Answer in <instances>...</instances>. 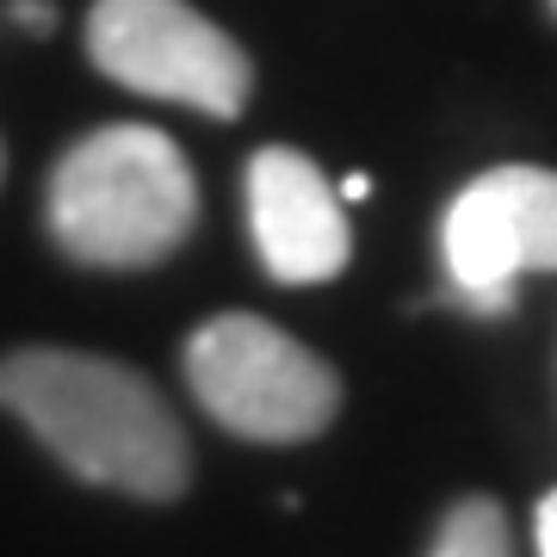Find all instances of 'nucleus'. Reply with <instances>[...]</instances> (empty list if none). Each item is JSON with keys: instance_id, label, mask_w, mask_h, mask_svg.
<instances>
[{"instance_id": "nucleus-1", "label": "nucleus", "mask_w": 557, "mask_h": 557, "mask_svg": "<svg viewBox=\"0 0 557 557\" xmlns=\"http://www.w3.org/2000/svg\"><path fill=\"white\" fill-rule=\"evenodd\" d=\"M0 409L20 416L81 483L137 502H174L193 478L180 416L124 359L20 347L0 359Z\"/></svg>"}, {"instance_id": "nucleus-2", "label": "nucleus", "mask_w": 557, "mask_h": 557, "mask_svg": "<svg viewBox=\"0 0 557 557\" xmlns=\"http://www.w3.org/2000/svg\"><path fill=\"white\" fill-rule=\"evenodd\" d=\"M44 223L81 267H156L199 223V180L156 124H106L50 174Z\"/></svg>"}, {"instance_id": "nucleus-3", "label": "nucleus", "mask_w": 557, "mask_h": 557, "mask_svg": "<svg viewBox=\"0 0 557 557\" xmlns=\"http://www.w3.org/2000/svg\"><path fill=\"white\" fill-rule=\"evenodd\" d=\"M186 384L218 428L260 446L317 440L341 409L335 366L248 310L211 317L186 341Z\"/></svg>"}, {"instance_id": "nucleus-4", "label": "nucleus", "mask_w": 557, "mask_h": 557, "mask_svg": "<svg viewBox=\"0 0 557 557\" xmlns=\"http://www.w3.org/2000/svg\"><path fill=\"white\" fill-rule=\"evenodd\" d=\"M87 57L106 81L143 100L186 106L205 119H236L255 94L248 50L186 0H94Z\"/></svg>"}, {"instance_id": "nucleus-5", "label": "nucleus", "mask_w": 557, "mask_h": 557, "mask_svg": "<svg viewBox=\"0 0 557 557\" xmlns=\"http://www.w3.org/2000/svg\"><path fill=\"white\" fill-rule=\"evenodd\" d=\"M446 298L471 317H508L520 273H557V174L508 161L478 174L440 218Z\"/></svg>"}, {"instance_id": "nucleus-6", "label": "nucleus", "mask_w": 557, "mask_h": 557, "mask_svg": "<svg viewBox=\"0 0 557 557\" xmlns=\"http://www.w3.org/2000/svg\"><path fill=\"white\" fill-rule=\"evenodd\" d=\"M248 236L278 285H322L354 255L347 205L298 149H260L248 161Z\"/></svg>"}, {"instance_id": "nucleus-7", "label": "nucleus", "mask_w": 557, "mask_h": 557, "mask_svg": "<svg viewBox=\"0 0 557 557\" xmlns=\"http://www.w3.org/2000/svg\"><path fill=\"white\" fill-rule=\"evenodd\" d=\"M428 557H515V545H508V515L490 496L458 502V508H446Z\"/></svg>"}, {"instance_id": "nucleus-8", "label": "nucleus", "mask_w": 557, "mask_h": 557, "mask_svg": "<svg viewBox=\"0 0 557 557\" xmlns=\"http://www.w3.org/2000/svg\"><path fill=\"white\" fill-rule=\"evenodd\" d=\"M533 533H539V557H557V490H552L545 502H539Z\"/></svg>"}, {"instance_id": "nucleus-9", "label": "nucleus", "mask_w": 557, "mask_h": 557, "mask_svg": "<svg viewBox=\"0 0 557 557\" xmlns=\"http://www.w3.org/2000/svg\"><path fill=\"white\" fill-rule=\"evenodd\" d=\"M13 20H20L25 32H50V25H57V7H50V0H13Z\"/></svg>"}, {"instance_id": "nucleus-10", "label": "nucleus", "mask_w": 557, "mask_h": 557, "mask_svg": "<svg viewBox=\"0 0 557 557\" xmlns=\"http://www.w3.org/2000/svg\"><path fill=\"white\" fill-rule=\"evenodd\" d=\"M335 193H341V205H359V199H372V180H366V174H347Z\"/></svg>"}, {"instance_id": "nucleus-11", "label": "nucleus", "mask_w": 557, "mask_h": 557, "mask_svg": "<svg viewBox=\"0 0 557 557\" xmlns=\"http://www.w3.org/2000/svg\"><path fill=\"white\" fill-rule=\"evenodd\" d=\"M0 168H7V156H0Z\"/></svg>"}, {"instance_id": "nucleus-12", "label": "nucleus", "mask_w": 557, "mask_h": 557, "mask_svg": "<svg viewBox=\"0 0 557 557\" xmlns=\"http://www.w3.org/2000/svg\"><path fill=\"white\" fill-rule=\"evenodd\" d=\"M552 7H557V0H552Z\"/></svg>"}]
</instances>
